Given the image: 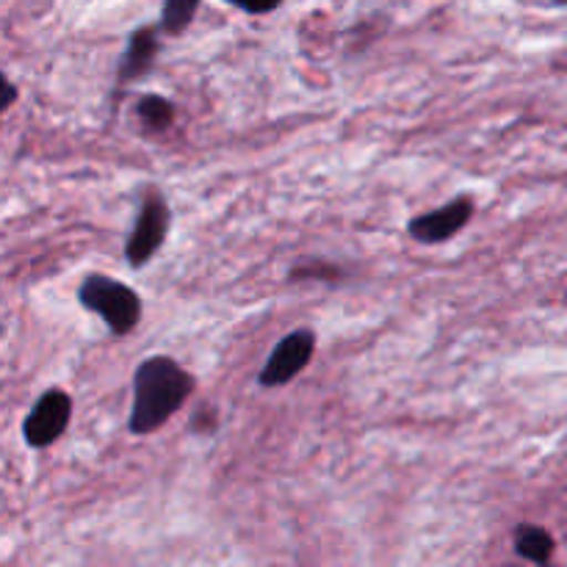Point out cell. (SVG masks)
Instances as JSON below:
<instances>
[{"label": "cell", "instance_id": "obj_1", "mask_svg": "<svg viewBox=\"0 0 567 567\" xmlns=\"http://www.w3.org/2000/svg\"><path fill=\"white\" fill-rule=\"evenodd\" d=\"M194 377L177 360L166 354H153L133 374V404L127 430L136 437L153 435L194 393Z\"/></svg>", "mask_w": 567, "mask_h": 567}, {"label": "cell", "instance_id": "obj_2", "mask_svg": "<svg viewBox=\"0 0 567 567\" xmlns=\"http://www.w3.org/2000/svg\"><path fill=\"white\" fill-rule=\"evenodd\" d=\"M78 302L83 310L100 316L103 324L109 327L114 336H127L142 321V299L125 286L122 280L109 275H89L83 277L81 288H78Z\"/></svg>", "mask_w": 567, "mask_h": 567}, {"label": "cell", "instance_id": "obj_3", "mask_svg": "<svg viewBox=\"0 0 567 567\" xmlns=\"http://www.w3.org/2000/svg\"><path fill=\"white\" fill-rule=\"evenodd\" d=\"M172 225V210L166 205L164 194L161 192H147L144 194L142 205H138L136 225H133L131 236L125 244V258L133 269H142L153 255H158V249L164 247L166 233Z\"/></svg>", "mask_w": 567, "mask_h": 567}, {"label": "cell", "instance_id": "obj_4", "mask_svg": "<svg viewBox=\"0 0 567 567\" xmlns=\"http://www.w3.org/2000/svg\"><path fill=\"white\" fill-rule=\"evenodd\" d=\"M316 352V332L308 327H299V330L288 332L282 341H277V347L271 349L269 360L260 369L258 382L264 388H282L288 382L297 380L305 369L310 365Z\"/></svg>", "mask_w": 567, "mask_h": 567}, {"label": "cell", "instance_id": "obj_5", "mask_svg": "<svg viewBox=\"0 0 567 567\" xmlns=\"http://www.w3.org/2000/svg\"><path fill=\"white\" fill-rule=\"evenodd\" d=\"M72 419V396L61 388H50L42 396L37 399V404L31 408V413L22 421V437L31 449H48L59 441L66 432Z\"/></svg>", "mask_w": 567, "mask_h": 567}, {"label": "cell", "instance_id": "obj_6", "mask_svg": "<svg viewBox=\"0 0 567 567\" xmlns=\"http://www.w3.org/2000/svg\"><path fill=\"white\" fill-rule=\"evenodd\" d=\"M474 210H476L474 199L465 197V194H460V197H454L452 203L443 205V208L430 210V214L413 216L408 225V233L413 241L426 244V247H432V244L452 241L460 230H465V227H468V221L474 219Z\"/></svg>", "mask_w": 567, "mask_h": 567}, {"label": "cell", "instance_id": "obj_7", "mask_svg": "<svg viewBox=\"0 0 567 567\" xmlns=\"http://www.w3.org/2000/svg\"><path fill=\"white\" fill-rule=\"evenodd\" d=\"M158 31L153 25H142L138 31H133L131 39H127L125 55L120 61V70H116V83L125 86V83L147 75L153 70L155 59H158Z\"/></svg>", "mask_w": 567, "mask_h": 567}, {"label": "cell", "instance_id": "obj_8", "mask_svg": "<svg viewBox=\"0 0 567 567\" xmlns=\"http://www.w3.org/2000/svg\"><path fill=\"white\" fill-rule=\"evenodd\" d=\"M515 551L537 567H548L554 554V537L543 526L520 524L515 529Z\"/></svg>", "mask_w": 567, "mask_h": 567}, {"label": "cell", "instance_id": "obj_9", "mask_svg": "<svg viewBox=\"0 0 567 567\" xmlns=\"http://www.w3.org/2000/svg\"><path fill=\"white\" fill-rule=\"evenodd\" d=\"M136 114L147 131H166L175 122V105L161 94H144L136 103Z\"/></svg>", "mask_w": 567, "mask_h": 567}, {"label": "cell", "instance_id": "obj_10", "mask_svg": "<svg viewBox=\"0 0 567 567\" xmlns=\"http://www.w3.org/2000/svg\"><path fill=\"white\" fill-rule=\"evenodd\" d=\"M199 0H164V11H161V28L169 37H181L188 25H192L194 14H197Z\"/></svg>", "mask_w": 567, "mask_h": 567}, {"label": "cell", "instance_id": "obj_11", "mask_svg": "<svg viewBox=\"0 0 567 567\" xmlns=\"http://www.w3.org/2000/svg\"><path fill=\"white\" fill-rule=\"evenodd\" d=\"M316 277L319 280H332V277H343V271L336 269L332 264H327L321 271L313 269V264H302L291 271V280H316Z\"/></svg>", "mask_w": 567, "mask_h": 567}, {"label": "cell", "instance_id": "obj_12", "mask_svg": "<svg viewBox=\"0 0 567 567\" xmlns=\"http://www.w3.org/2000/svg\"><path fill=\"white\" fill-rule=\"evenodd\" d=\"M225 3L236 6V9L247 11V14H271L275 9H280L282 0H225Z\"/></svg>", "mask_w": 567, "mask_h": 567}, {"label": "cell", "instance_id": "obj_13", "mask_svg": "<svg viewBox=\"0 0 567 567\" xmlns=\"http://www.w3.org/2000/svg\"><path fill=\"white\" fill-rule=\"evenodd\" d=\"M17 97H20L17 86L3 75V72H0V114H3L6 109H11V105L17 103Z\"/></svg>", "mask_w": 567, "mask_h": 567}, {"label": "cell", "instance_id": "obj_14", "mask_svg": "<svg viewBox=\"0 0 567 567\" xmlns=\"http://www.w3.org/2000/svg\"><path fill=\"white\" fill-rule=\"evenodd\" d=\"M557 3H559V6H567V0H557Z\"/></svg>", "mask_w": 567, "mask_h": 567}]
</instances>
